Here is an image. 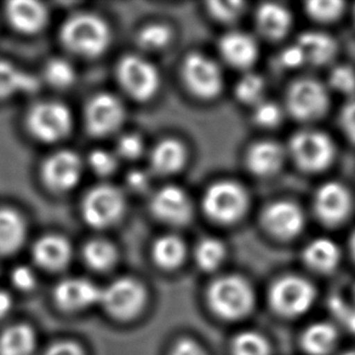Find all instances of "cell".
I'll return each mask as SVG.
<instances>
[{
    "instance_id": "6da1fadb",
    "label": "cell",
    "mask_w": 355,
    "mask_h": 355,
    "mask_svg": "<svg viewBox=\"0 0 355 355\" xmlns=\"http://www.w3.org/2000/svg\"><path fill=\"white\" fill-rule=\"evenodd\" d=\"M61 40L73 53L85 58H96L110 45L111 31L96 15L77 14L63 24Z\"/></svg>"
},
{
    "instance_id": "7a4b0ae2",
    "label": "cell",
    "mask_w": 355,
    "mask_h": 355,
    "mask_svg": "<svg viewBox=\"0 0 355 355\" xmlns=\"http://www.w3.org/2000/svg\"><path fill=\"white\" fill-rule=\"evenodd\" d=\"M207 297L212 311L227 320L246 317L254 303L250 284L238 275H227L215 280L209 288Z\"/></svg>"
},
{
    "instance_id": "3957f363",
    "label": "cell",
    "mask_w": 355,
    "mask_h": 355,
    "mask_svg": "<svg viewBox=\"0 0 355 355\" xmlns=\"http://www.w3.org/2000/svg\"><path fill=\"white\" fill-rule=\"evenodd\" d=\"M315 300V288L306 279L288 275L274 284L269 293L272 307L285 317H298L308 312Z\"/></svg>"
},
{
    "instance_id": "277c9868",
    "label": "cell",
    "mask_w": 355,
    "mask_h": 355,
    "mask_svg": "<svg viewBox=\"0 0 355 355\" xmlns=\"http://www.w3.org/2000/svg\"><path fill=\"white\" fill-rule=\"evenodd\" d=\"M249 200L244 188L234 182L212 184L204 196V210L212 220L232 223L244 215Z\"/></svg>"
},
{
    "instance_id": "5b68a950",
    "label": "cell",
    "mask_w": 355,
    "mask_h": 355,
    "mask_svg": "<svg viewBox=\"0 0 355 355\" xmlns=\"http://www.w3.org/2000/svg\"><path fill=\"white\" fill-rule=\"evenodd\" d=\"M290 150L295 162L306 171L327 168L335 157V146L327 135L306 130L293 136Z\"/></svg>"
},
{
    "instance_id": "8992f818",
    "label": "cell",
    "mask_w": 355,
    "mask_h": 355,
    "mask_svg": "<svg viewBox=\"0 0 355 355\" xmlns=\"http://www.w3.org/2000/svg\"><path fill=\"white\" fill-rule=\"evenodd\" d=\"M100 303L112 317L132 319L146 304V290L134 279H118L102 290Z\"/></svg>"
},
{
    "instance_id": "52a82bcc",
    "label": "cell",
    "mask_w": 355,
    "mask_h": 355,
    "mask_svg": "<svg viewBox=\"0 0 355 355\" xmlns=\"http://www.w3.org/2000/svg\"><path fill=\"white\" fill-rule=\"evenodd\" d=\"M124 209V197L119 189L113 186H98L84 198L82 212L87 225L105 228L118 221Z\"/></svg>"
},
{
    "instance_id": "ba28073f",
    "label": "cell",
    "mask_w": 355,
    "mask_h": 355,
    "mask_svg": "<svg viewBox=\"0 0 355 355\" xmlns=\"http://www.w3.org/2000/svg\"><path fill=\"white\" fill-rule=\"evenodd\" d=\"M118 79L125 92L136 100H149L158 92V71L147 60L129 55L118 66Z\"/></svg>"
},
{
    "instance_id": "9c48e42d",
    "label": "cell",
    "mask_w": 355,
    "mask_h": 355,
    "mask_svg": "<svg viewBox=\"0 0 355 355\" xmlns=\"http://www.w3.org/2000/svg\"><path fill=\"white\" fill-rule=\"evenodd\" d=\"M72 128V116L66 106L58 102L39 103L28 116V129L44 142L63 139Z\"/></svg>"
},
{
    "instance_id": "30bf717a",
    "label": "cell",
    "mask_w": 355,
    "mask_h": 355,
    "mask_svg": "<svg viewBox=\"0 0 355 355\" xmlns=\"http://www.w3.org/2000/svg\"><path fill=\"white\" fill-rule=\"evenodd\" d=\"M288 108L297 119H317L329 108V94L317 80L301 79L288 89Z\"/></svg>"
},
{
    "instance_id": "8fae6325",
    "label": "cell",
    "mask_w": 355,
    "mask_h": 355,
    "mask_svg": "<svg viewBox=\"0 0 355 355\" xmlns=\"http://www.w3.org/2000/svg\"><path fill=\"white\" fill-rule=\"evenodd\" d=\"M183 77L191 92L202 98H214L221 92V69L202 53L188 55L183 64Z\"/></svg>"
},
{
    "instance_id": "7c38bea8",
    "label": "cell",
    "mask_w": 355,
    "mask_h": 355,
    "mask_svg": "<svg viewBox=\"0 0 355 355\" xmlns=\"http://www.w3.org/2000/svg\"><path fill=\"white\" fill-rule=\"evenodd\" d=\"M124 116L121 102L110 94L92 97L85 112L87 130L95 136H106L114 132L124 121Z\"/></svg>"
},
{
    "instance_id": "4fadbf2b",
    "label": "cell",
    "mask_w": 355,
    "mask_h": 355,
    "mask_svg": "<svg viewBox=\"0 0 355 355\" xmlns=\"http://www.w3.org/2000/svg\"><path fill=\"white\" fill-rule=\"evenodd\" d=\"M82 175V163L77 154L61 150L44 163L43 178L46 186L58 192H64L77 184Z\"/></svg>"
},
{
    "instance_id": "5bb4252c",
    "label": "cell",
    "mask_w": 355,
    "mask_h": 355,
    "mask_svg": "<svg viewBox=\"0 0 355 355\" xmlns=\"http://www.w3.org/2000/svg\"><path fill=\"white\" fill-rule=\"evenodd\" d=\"M318 217L327 225L345 221L352 207L351 194L340 183L330 182L319 188L314 200Z\"/></svg>"
},
{
    "instance_id": "9a60e30c",
    "label": "cell",
    "mask_w": 355,
    "mask_h": 355,
    "mask_svg": "<svg viewBox=\"0 0 355 355\" xmlns=\"http://www.w3.org/2000/svg\"><path fill=\"white\" fill-rule=\"evenodd\" d=\"M152 210L162 221L183 225L192 217V202L181 188L168 186L154 194Z\"/></svg>"
},
{
    "instance_id": "2e32d148",
    "label": "cell",
    "mask_w": 355,
    "mask_h": 355,
    "mask_svg": "<svg viewBox=\"0 0 355 355\" xmlns=\"http://www.w3.org/2000/svg\"><path fill=\"white\" fill-rule=\"evenodd\" d=\"M102 290L87 279H66L55 288V300L64 311L76 312L101 301Z\"/></svg>"
},
{
    "instance_id": "e0dca14e",
    "label": "cell",
    "mask_w": 355,
    "mask_h": 355,
    "mask_svg": "<svg viewBox=\"0 0 355 355\" xmlns=\"http://www.w3.org/2000/svg\"><path fill=\"white\" fill-rule=\"evenodd\" d=\"M263 225L273 236L290 239L302 230L304 217L302 210L293 202H274L264 210Z\"/></svg>"
},
{
    "instance_id": "ac0fdd59",
    "label": "cell",
    "mask_w": 355,
    "mask_h": 355,
    "mask_svg": "<svg viewBox=\"0 0 355 355\" xmlns=\"http://www.w3.org/2000/svg\"><path fill=\"white\" fill-rule=\"evenodd\" d=\"M8 16L15 28L24 33H35L48 21V11L42 3L33 0H16L8 5Z\"/></svg>"
},
{
    "instance_id": "d6986e66",
    "label": "cell",
    "mask_w": 355,
    "mask_h": 355,
    "mask_svg": "<svg viewBox=\"0 0 355 355\" xmlns=\"http://www.w3.org/2000/svg\"><path fill=\"white\" fill-rule=\"evenodd\" d=\"M35 262L48 270H61L67 267L72 256L71 245L63 236H45L34 245Z\"/></svg>"
},
{
    "instance_id": "ffe728a7",
    "label": "cell",
    "mask_w": 355,
    "mask_h": 355,
    "mask_svg": "<svg viewBox=\"0 0 355 355\" xmlns=\"http://www.w3.org/2000/svg\"><path fill=\"white\" fill-rule=\"evenodd\" d=\"M220 50L222 56L232 66L248 68L254 64L259 48L254 39L241 32H232L221 39Z\"/></svg>"
},
{
    "instance_id": "44dd1931",
    "label": "cell",
    "mask_w": 355,
    "mask_h": 355,
    "mask_svg": "<svg viewBox=\"0 0 355 355\" xmlns=\"http://www.w3.org/2000/svg\"><path fill=\"white\" fill-rule=\"evenodd\" d=\"M187 153L178 139H165L160 141L150 154L154 171L162 175L178 173L186 163Z\"/></svg>"
},
{
    "instance_id": "7402d4cb",
    "label": "cell",
    "mask_w": 355,
    "mask_h": 355,
    "mask_svg": "<svg viewBox=\"0 0 355 355\" xmlns=\"http://www.w3.org/2000/svg\"><path fill=\"white\" fill-rule=\"evenodd\" d=\"M283 163V148L269 141L254 144L248 153L250 170L259 176L273 175L282 168Z\"/></svg>"
},
{
    "instance_id": "603a6c76",
    "label": "cell",
    "mask_w": 355,
    "mask_h": 355,
    "mask_svg": "<svg viewBox=\"0 0 355 355\" xmlns=\"http://www.w3.org/2000/svg\"><path fill=\"white\" fill-rule=\"evenodd\" d=\"M303 257L311 268L325 273L336 268L341 259V251L334 240L319 238L308 244Z\"/></svg>"
},
{
    "instance_id": "cb8c5ba5",
    "label": "cell",
    "mask_w": 355,
    "mask_h": 355,
    "mask_svg": "<svg viewBox=\"0 0 355 355\" xmlns=\"http://www.w3.org/2000/svg\"><path fill=\"white\" fill-rule=\"evenodd\" d=\"M257 24L261 32L270 39H279L288 33L293 24V16L282 5L267 3L257 11Z\"/></svg>"
},
{
    "instance_id": "d4e9b609",
    "label": "cell",
    "mask_w": 355,
    "mask_h": 355,
    "mask_svg": "<svg viewBox=\"0 0 355 355\" xmlns=\"http://www.w3.org/2000/svg\"><path fill=\"white\" fill-rule=\"evenodd\" d=\"M297 45L302 50L306 62L325 64L336 53L335 40L325 33L307 32L298 38Z\"/></svg>"
},
{
    "instance_id": "484cf974",
    "label": "cell",
    "mask_w": 355,
    "mask_h": 355,
    "mask_svg": "<svg viewBox=\"0 0 355 355\" xmlns=\"http://www.w3.org/2000/svg\"><path fill=\"white\" fill-rule=\"evenodd\" d=\"M39 89L37 78L21 71L11 63L0 61V100L19 92H34Z\"/></svg>"
},
{
    "instance_id": "4316f807",
    "label": "cell",
    "mask_w": 355,
    "mask_h": 355,
    "mask_svg": "<svg viewBox=\"0 0 355 355\" xmlns=\"http://www.w3.org/2000/svg\"><path fill=\"white\" fill-rule=\"evenodd\" d=\"M37 337L26 324L9 327L0 335V355H32Z\"/></svg>"
},
{
    "instance_id": "83f0119b",
    "label": "cell",
    "mask_w": 355,
    "mask_h": 355,
    "mask_svg": "<svg viewBox=\"0 0 355 355\" xmlns=\"http://www.w3.org/2000/svg\"><path fill=\"white\" fill-rule=\"evenodd\" d=\"M26 238V225L17 212L0 210V254H14Z\"/></svg>"
},
{
    "instance_id": "f1b7e54d",
    "label": "cell",
    "mask_w": 355,
    "mask_h": 355,
    "mask_svg": "<svg viewBox=\"0 0 355 355\" xmlns=\"http://www.w3.org/2000/svg\"><path fill=\"white\" fill-rule=\"evenodd\" d=\"M336 327L329 322H315L302 336V347L308 354L327 355L337 343Z\"/></svg>"
},
{
    "instance_id": "f546056e",
    "label": "cell",
    "mask_w": 355,
    "mask_h": 355,
    "mask_svg": "<svg viewBox=\"0 0 355 355\" xmlns=\"http://www.w3.org/2000/svg\"><path fill=\"white\" fill-rule=\"evenodd\" d=\"M184 256L186 246L178 236H164L154 243V259L163 268H176L182 263Z\"/></svg>"
},
{
    "instance_id": "4dcf8cb0",
    "label": "cell",
    "mask_w": 355,
    "mask_h": 355,
    "mask_svg": "<svg viewBox=\"0 0 355 355\" xmlns=\"http://www.w3.org/2000/svg\"><path fill=\"white\" fill-rule=\"evenodd\" d=\"M116 250L106 240H92L84 248V259L92 268L107 270L116 263Z\"/></svg>"
},
{
    "instance_id": "1f68e13d",
    "label": "cell",
    "mask_w": 355,
    "mask_h": 355,
    "mask_svg": "<svg viewBox=\"0 0 355 355\" xmlns=\"http://www.w3.org/2000/svg\"><path fill=\"white\" fill-rule=\"evenodd\" d=\"M226 256V249L221 241L216 239H204L196 250V259L200 268L214 270L221 266Z\"/></svg>"
},
{
    "instance_id": "d6a6232c",
    "label": "cell",
    "mask_w": 355,
    "mask_h": 355,
    "mask_svg": "<svg viewBox=\"0 0 355 355\" xmlns=\"http://www.w3.org/2000/svg\"><path fill=\"white\" fill-rule=\"evenodd\" d=\"M233 355H270V346L259 332H241L233 342Z\"/></svg>"
},
{
    "instance_id": "836d02e7",
    "label": "cell",
    "mask_w": 355,
    "mask_h": 355,
    "mask_svg": "<svg viewBox=\"0 0 355 355\" xmlns=\"http://www.w3.org/2000/svg\"><path fill=\"white\" fill-rule=\"evenodd\" d=\"M45 76L50 84L61 89L71 87L76 80L74 68L71 63L62 58L51 60L45 68Z\"/></svg>"
},
{
    "instance_id": "e575fe53",
    "label": "cell",
    "mask_w": 355,
    "mask_h": 355,
    "mask_svg": "<svg viewBox=\"0 0 355 355\" xmlns=\"http://www.w3.org/2000/svg\"><path fill=\"white\" fill-rule=\"evenodd\" d=\"M137 40L142 48L158 50L168 45L171 40V31L165 24H148L139 32Z\"/></svg>"
},
{
    "instance_id": "d590c367",
    "label": "cell",
    "mask_w": 355,
    "mask_h": 355,
    "mask_svg": "<svg viewBox=\"0 0 355 355\" xmlns=\"http://www.w3.org/2000/svg\"><path fill=\"white\" fill-rule=\"evenodd\" d=\"M264 83L262 78L256 74H246L240 79L236 87V94L240 101L249 105H259L262 102Z\"/></svg>"
},
{
    "instance_id": "8d00e7d4",
    "label": "cell",
    "mask_w": 355,
    "mask_h": 355,
    "mask_svg": "<svg viewBox=\"0 0 355 355\" xmlns=\"http://www.w3.org/2000/svg\"><path fill=\"white\" fill-rule=\"evenodd\" d=\"M343 6L345 4L338 0H312L307 4V11L313 19L330 22L342 14Z\"/></svg>"
},
{
    "instance_id": "74e56055",
    "label": "cell",
    "mask_w": 355,
    "mask_h": 355,
    "mask_svg": "<svg viewBox=\"0 0 355 355\" xmlns=\"http://www.w3.org/2000/svg\"><path fill=\"white\" fill-rule=\"evenodd\" d=\"M207 6L212 16L222 22L236 21L245 8L244 3L238 0H214Z\"/></svg>"
},
{
    "instance_id": "f35d334b",
    "label": "cell",
    "mask_w": 355,
    "mask_h": 355,
    "mask_svg": "<svg viewBox=\"0 0 355 355\" xmlns=\"http://www.w3.org/2000/svg\"><path fill=\"white\" fill-rule=\"evenodd\" d=\"M330 84L331 87L347 95H352L355 92V72L353 68L347 66H340L332 71L330 74Z\"/></svg>"
},
{
    "instance_id": "ab89813d",
    "label": "cell",
    "mask_w": 355,
    "mask_h": 355,
    "mask_svg": "<svg viewBox=\"0 0 355 355\" xmlns=\"http://www.w3.org/2000/svg\"><path fill=\"white\" fill-rule=\"evenodd\" d=\"M282 110L273 102H259L254 111V120L261 126L272 128L277 126L282 120Z\"/></svg>"
},
{
    "instance_id": "60d3db41",
    "label": "cell",
    "mask_w": 355,
    "mask_h": 355,
    "mask_svg": "<svg viewBox=\"0 0 355 355\" xmlns=\"http://www.w3.org/2000/svg\"><path fill=\"white\" fill-rule=\"evenodd\" d=\"M89 164L95 173L105 176V175H110L114 171L116 160L114 155L110 152L97 149L89 155Z\"/></svg>"
},
{
    "instance_id": "b9f144b4",
    "label": "cell",
    "mask_w": 355,
    "mask_h": 355,
    "mask_svg": "<svg viewBox=\"0 0 355 355\" xmlns=\"http://www.w3.org/2000/svg\"><path fill=\"white\" fill-rule=\"evenodd\" d=\"M330 308L334 317L340 320L349 331L355 334V306L352 307L342 298L334 297L330 302Z\"/></svg>"
},
{
    "instance_id": "7bdbcfd3",
    "label": "cell",
    "mask_w": 355,
    "mask_h": 355,
    "mask_svg": "<svg viewBox=\"0 0 355 355\" xmlns=\"http://www.w3.org/2000/svg\"><path fill=\"white\" fill-rule=\"evenodd\" d=\"M118 152L128 159L139 158L144 152V142L139 135H124L118 142Z\"/></svg>"
},
{
    "instance_id": "ee69618b",
    "label": "cell",
    "mask_w": 355,
    "mask_h": 355,
    "mask_svg": "<svg viewBox=\"0 0 355 355\" xmlns=\"http://www.w3.org/2000/svg\"><path fill=\"white\" fill-rule=\"evenodd\" d=\"M11 278H12L15 286L19 290H24V291L32 290L37 282L33 270L26 266H19L17 268H15Z\"/></svg>"
},
{
    "instance_id": "f6af8a7d",
    "label": "cell",
    "mask_w": 355,
    "mask_h": 355,
    "mask_svg": "<svg viewBox=\"0 0 355 355\" xmlns=\"http://www.w3.org/2000/svg\"><path fill=\"white\" fill-rule=\"evenodd\" d=\"M43 355H84V352L76 342L61 341L49 347Z\"/></svg>"
},
{
    "instance_id": "bcb514c9",
    "label": "cell",
    "mask_w": 355,
    "mask_h": 355,
    "mask_svg": "<svg viewBox=\"0 0 355 355\" xmlns=\"http://www.w3.org/2000/svg\"><path fill=\"white\" fill-rule=\"evenodd\" d=\"M342 129L355 144V101L347 105L341 114Z\"/></svg>"
},
{
    "instance_id": "7dc6e473",
    "label": "cell",
    "mask_w": 355,
    "mask_h": 355,
    "mask_svg": "<svg viewBox=\"0 0 355 355\" xmlns=\"http://www.w3.org/2000/svg\"><path fill=\"white\" fill-rule=\"evenodd\" d=\"M280 60H282V63H283L284 66L288 68L298 67L300 64L306 62L302 50L300 49L297 44L293 45V46H290L286 50H284Z\"/></svg>"
},
{
    "instance_id": "c3c4849f",
    "label": "cell",
    "mask_w": 355,
    "mask_h": 355,
    "mask_svg": "<svg viewBox=\"0 0 355 355\" xmlns=\"http://www.w3.org/2000/svg\"><path fill=\"white\" fill-rule=\"evenodd\" d=\"M171 355H207L202 347L198 345L197 342L192 341L189 338H183L178 342L175 346Z\"/></svg>"
},
{
    "instance_id": "681fc988",
    "label": "cell",
    "mask_w": 355,
    "mask_h": 355,
    "mask_svg": "<svg viewBox=\"0 0 355 355\" xmlns=\"http://www.w3.org/2000/svg\"><path fill=\"white\" fill-rule=\"evenodd\" d=\"M128 182H129L130 187L139 191V189H142V188L147 186V183H148V178L146 176V173H141V171H134V173H129Z\"/></svg>"
},
{
    "instance_id": "f907efd6",
    "label": "cell",
    "mask_w": 355,
    "mask_h": 355,
    "mask_svg": "<svg viewBox=\"0 0 355 355\" xmlns=\"http://www.w3.org/2000/svg\"><path fill=\"white\" fill-rule=\"evenodd\" d=\"M12 306V300L9 293L4 291V290H0V318L5 317Z\"/></svg>"
},
{
    "instance_id": "816d5d0a",
    "label": "cell",
    "mask_w": 355,
    "mask_h": 355,
    "mask_svg": "<svg viewBox=\"0 0 355 355\" xmlns=\"http://www.w3.org/2000/svg\"><path fill=\"white\" fill-rule=\"evenodd\" d=\"M349 246H351L352 254H353V257L355 259V232L353 233V236H352Z\"/></svg>"
},
{
    "instance_id": "f5cc1de1",
    "label": "cell",
    "mask_w": 355,
    "mask_h": 355,
    "mask_svg": "<svg viewBox=\"0 0 355 355\" xmlns=\"http://www.w3.org/2000/svg\"><path fill=\"white\" fill-rule=\"evenodd\" d=\"M343 355H355V352H347V353H345Z\"/></svg>"
},
{
    "instance_id": "db71d44e",
    "label": "cell",
    "mask_w": 355,
    "mask_h": 355,
    "mask_svg": "<svg viewBox=\"0 0 355 355\" xmlns=\"http://www.w3.org/2000/svg\"></svg>"
}]
</instances>
